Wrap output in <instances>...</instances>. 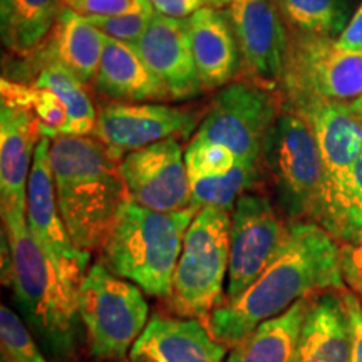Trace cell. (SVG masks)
<instances>
[{
    "instance_id": "1",
    "label": "cell",
    "mask_w": 362,
    "mask_h": 362,
    "mask_svg": "<svg viewBox=\"0 0 362 362\" xmlns=\"http://www.w3.org/2000/svg\"><path fill=\"white\" fill-rule=\"evenodd\" d=\"M339 242L315 221H288L275 259L247 291L223 300L208 317L211 336L233 347L257 325L284 314L300 298L344 291Z\"/></svg>"
},
{
    "instance_id": "5",
    "label": "cell",
    "mask_w": 362,
    "mask_h": 362,
    "mask_svg": "<svg viewBox=\"0 0 362 362\" xmlns=\"http://www.w3.org/2000/svg\"><path fill=\"white\" fill-rule=\"evenodd\" d=\"M262 176L269 181L279 211L287 221L319 220L324 170L319 144L304 116L284 103L265 136Z\"/></svg>"
},
{
    "instance_id": "26",
    "label": "cell",
    "mask_w": 362,
    "mask_h": 362,
    "mask_svg": "<svg viewBox=\"0 0 362 362\" xmlns=\"http://www.w3.org/2000/svg\"><path fill=\"white\" fill-rule=\"evenodd\" d=\"M275 6L288 33L336 37L349 24L347 0H275Z\"/></svg>"
},
{
    "instance_id": "22",
    "label": "cell",
    "mask_w": 362,
    "mask_h": 362,
    "mask_svg": "<svg viewBox=\"0 0 362 362\" xmlns=\"http://www.w3.org/2000/svg\"><path fill=\"white\" fill-rule=\"evenodd\" d=\"M99 94L115 103L173 101L133 44L107 37L94 79Z\"/></svg>"
},
{
    "instance_id": "9",
    "label": "cell",
    "mask_w": 362,
    "mask_h": 362,
    "mask_svg": "<svg viewBox=\"0 0 362 362\" xmlns=\"http://www.w3.org/2000/svg\"><path fill=\"white\" fill-rule=\"evenodd\" d=\"M279 89L288 103H354L362 96V49H346L327 35L287 30Z\"/></svg>"
},
{
    "instance_id": "34",
    "label": "cell",
    "mask_w": 362,
    "mask_h": 362,
    "mask_svg": "<svg viewBox=\"0 0 362 362\" xmlns=\"http://www.w3.org/2000/svg\"><path fill=\"white\" fill-rule=\"evenodd\" d=\"M136 0H64L67 7L84 17L117 16L134 6Z\"/></svg>"
},
{
    "instance_id": "28",
    "label": "cell",
    "mask_w": 362,
    "mask_h": 362,
    "mask_svg": "<svg viewBox=\"0 0 362 362\" xmlns=\"http://www.w3.org/2000/svg\"><path fill=\"white\" fill-rule=\"evenodd\" d=\"M260 180V171L237 163V166L223 176L189 181L192 205L197 206L198 210L203 206H216L233 211L238 198L243 193L250 192Z\"/></svg>"
},
{
    "instance_id": "12",
    "label": "cell",
    "mask_w": 362,
    "mask_h": 362,
    "mask_svg": "<svg viewBox=\"0 0 362 362\" xmlns=\"http://www.w3.org/2000/svg\"><path fill=\"white\" fill-rule=\"evenodd\" d=\"M288 233V221L267 194L247 192L235 203L230 232V267L223 300H232L259 279Z\"/></svg>"
},
{
    "instance_id": "4",
    "label": "cell",
    "mask_w": 362,
    "mask_h": 362,
    "mask_svg": "<svg viewBox=\"0 0 362 362\" xmlns=\"http://www.w3.org/2000/svg\"><path fill=\"white\" fill-rule=\"evenodd\" d=\"M197 206L163 214L128 200L101 248L103 264L148 296L168 298L183 240Z\"/></svg>"
},
{
    "instance_id": "27",
    "label": "cell",
    "mask_w": 362,
    "mask_h": 362,
    "mask_svg": "<svg viewBox=\"0 0 362 362\" xmlns=\"http://www.w3.org/2000/svg\"><path fill=\"white\" fill-rule=\"evenodd\" d=\"M2 104L29 110L39 121L42 138L56 139L64 133L67 124V107L62 99L51 89L39 88L30 83L13 81L4 76L0 81Z\"/></svg>"
},
{
    "instance_id": "31",
    "label": "cell",
    "mask_w": 362,
    "mask_h": 362,
    "mask_svg": "<svg viewBox=\"0 0 362 362\" xmlns=\"http://www.w3.org/2000/svg\"><path fill=\"white\" fill-rule=\"evenodd\" d=\"M0 341L2 352L12 362H47L24 320L7 305L0 307Z\"/></svg>"
},
{
    "instance_id": "13",
    "label": "cell",
    "mask_w": 362,
    "mask_h": 362,
    "mask_svg": "<svg viewBox=\"0 0 362 362\" xmlns=\"http://www.w3.org/2000/svg\"><path fill=\"white\" fill-rule=\"evenodd\" d=\"M237 37L245 79L277 90L284 69L287 44L285 29L275 0H215Z\"/></svg>"
},
{
    "instance_id": "7",
    "label": "cell",
    "mask_w": 362,
    "mask_h": 362,
    "mask_svg": "<svg viewBox=\"0 0 362 362\" xmlns=\"http://www.w3.org/2000/svg\"><path fill=\"white\" fill-rule=\"evenodd\" d=\"M284 103L304 116L314 131L324 170L322 203L317 223L341 243L349 216L352 176L362 149V117L352 110L351 103L324 99L298 103L284 99Z\"/></svg>"
},
{
    "instance_id": "16",
    "label": "cell",
    "mask_w": 362,
    "mask_h": 362,
    "mask_svg": "<svg viewBox=\"0 0 362 362\" xmlns=\"http://www.w3.org/2000/svg\"><path fill=\"white\" fill-rule=\"evenodd\" d=\"M133 45L149 69L165 84L173 101H188L205 90L194 64L187 19L156 13Z\"/></svg>"
},
{
    "instance_id": "14",
    "label": "cell",
    "mask_w": 362,
    "mask_h": 362,
    "mask_svg": "<svg viewBox=\"0 0 362 362\" xmlns=\"http://www.w3.org/2000/svg\"><path fill=\"white\" fill-rule=\"evenodd\" d=\"M202 112L160 103H111L98 112L94 136L121 160L136 149L188 138L200 126Z\"/></svg>"
},
{
    "instance_id": "17",
    "label": "cell",
    "mask_w": 362,
    "mask_h": 362,
    "mask_svg": "<svg viewBox=\"0 0 362 362\" xmlns=\"http://www.w3.org/2000/svg\"><path fill=\"white\" fill-rule=\"evenodd\" d=\"M226 349L200 319L155 314L134 342L129 357L151 362H225Z\"/></svg>"
},
{
    "instance_id": "23",
    "label": "cell",
    "mask_w": 362,
    "mask_h": 362,
    "mask_svg": "<svg viewBox=\"0 0 362 362\" xmlns=\"http://www.w3.org/2000/svg\"><path fill=\"white\" fill-rule=\"evenodd\" d=\"M310 297L300 298L284 314L257 325L232 347L225 362H292Z\"/></svg>"
},
{
    "instance_id": "6",
    "label": "cell",
    "mask_w": 362,
    "mask_h": 362,
    "mask_svg": "<svg viewBox=\"0 0 362 362\" xmlns=\"http://www.w3.org/2000/svg\"><path fill=\"white\" fill-rule=\"evenodd\" d=\"M232 215L216 206H203L194 215L176 264L170 310L178 317L208 319L223 302L225 277L230 267Z\"/></svg>"
},
{
    "instance_id": "2",
    "label": "cell",
    "mask_w": 362,
    "mask_h": 362,
    "mask_svg": "<svg viewBox=\"0 0 362 362\" xmlns=\"http://www.w3.org/2000/svg\"><path fill=\"white\" fill-rule=\"evenodd\" d=\"M119 161L96 136L51 139L59 211L81 250L101 252L121 206L129 200Z\"/></svg>"
},
{
    "instance_id": "10",
    "label": "cell",
    "mask_w": 362,
    "mask_h": 362,
    "mask_svg": "<svg viewBox=\"0 0 362 362\" xmlns=\"http://www.w3.org/2000/svg\"><path fill=\"white\" fill-rule=\"evenodd\" d=\"M280 110V89L262 88L248 79L235 81L214 98L194 138L223 144L237 155L238 163L262 173L265 136Z\"/></svg>"
},
{
    "instance_id": "20",
    "label": "cell",
    "mask_w": 362,
    "mask_h": 362,
    "mask_svg": "<svg viewBox=\"0 0 362 362\" xmlns=\"http://www.w3.org/2000/svg\"><path fill=\"white\" fill-rule=\"evenodd\" d=\"M107 35L90 24L88 17L64 6L44 42L27 57L56 62L81 83L89 84L96 79Z\"/></svg>"
},
{
    "instance_id": "38",
    "label": "cell",
    "mask_w": 362,
    "mask_h": 362,
    "mask_svg": "<svg viewBox=\"0 0 362 362\" xmlns=\"http://www.w3.org/2000/svg\"><path fill=\"white\" fill-rule=\"evenodd\" d=\"M351 106H352V110H354L357 115L362 117V96L359 99H356L354 103H351Z\"/></svg>"
},
{
    "instance_id": "32",
    "label": "cell",
    "mask_w": 362,
    "mask_h": 362,
    "mask_svg": "<svg viewBox=\"0 0 362 362\" xmlns=\"http://www.w3.org/2000/svg\"><path fill=\"white\" fill-rule=\"evenodd\" d=\"M339 265L344 284L362 304V237L339 243Z\"/></svg>"
},
{
    "instance_id": "11",
    "label": "cell",
    "mask_w": 362,
    "mask_h": 362,
    "mask_svg": "<svg viewBox=\"0 0 362 362\" xmlns=\"http://www.w3.org/2000/svg\"><path fill=\"white\" fill-rule=\"evenodd\" d=\"M27 225L72 293L88 274L90 253L72 243L59 211L51 166V139L40 138L27 183Z\"/></svg>"
},
{
    "instance_id": "37",
    "label": "cell",
    "mask_w": 362,
    "mask_h": 362,
    "mask_svg": "<svg viewBox=\"0 0 362 362\" xmlns=\"http://www.w3.org/2000/svg\"><path fill=\"white\" fill-rule=\"evenodd\" d=\"M337 42L346 49H352V51H361L362 49V6L357 8L349 24L339 35Z\"/></svg>"
},
{
    "instance_id": "15",
    "label": "cell",
    "mask_w": 362,
    "mask_h": 362,
    "mask_svg": "<svg viewBox=\"0 0 362 362\" xmlns=\"http://www.w3.org/2000/svg\"><path fill=\"white\" fill-rule=\"evenodd\" d=\"M131 202L163 214L192 206V188L180 139L170 138L136 149L119 161Z\"/></svg>"
},
{
    "instance_id": "18",
    "label": "cell",
    "mask_w": 362,
    "mask_h": 362,
    "mask_svg": "<svg viewBox=\"0 0 362 362\" xmlns=\"http://www.w3.org/2000/svg\"><path fill=\"white\" fill-rule=\"evenodd\" d=\"M42 138L39 121L24 107H0V205L2 214L27 206V183L35 148Z\"/></svg>"
},
{
    "instance_id": "25",
    "label": "cell",
    "mask_w": 362,
    "mask_h": 362,
    "mask_svg": "<svg viewBox=\"0 0 362 362\" xmlns=\"http://www.w3.org/2000/svg\"><path fill=\"white\" fill-rule=\"evenodd\" d=\"M25 67L27 76L33 71L35 76L29 81H22V83H30L39 86V88L51 89L66 104L67 124L62 136H89L94 133L98 111L90 101L84 83H81L72 72L56 64V62L35 61V59L27 57Z\"/></svg>"
},
{
    "instance_id": "35",
    "label": "cell",
    "mask_w": 362,
    "mask_h": 362,
    "mask_svg": "<svg viewBox=\"0 0 362 362\" xmlns=\"http://www.w3.org/2000/svg\"><path fill=\"white\" fill-rule=\"evenodd\" d=\"M347 314L351 320V359L349 362H362V304L354 293L347 288L342 291Z\"/></svg>"
},
{
    "instance_id": "3",
    "label": "cell",
    "mask_w": 362,
    "mask_h": 362,
    "mask_svg": "<svg viewBox=\"0 0 362 362\" xmlns=\"http://www.w3.org/2000/svg\"><path fill=\"white\" fill-rule=\"evenodd\" d=\"M2 220L12 252L11 287L22 312L52 354L71 357L78 346L81 324L76 293L30 233L27 206L2 214Z\"/></svg>"
},
{
    "instance_id": "40",
    "label": "cell",
    "mask_w": 362,
    "mask_h": 362,
    "mask_svg": "<svg viewBox=\"0 0 362 362\" xmlns=\"http://www.w3.org/2000/svg\"><path fill=\"white\" fill-rule=\"evenodd\" d=\"M2 362H12L11 359H8V357L6 356V354H4V352H2Z\"/></svg>"
},
{
    "instance_id": "21",
    "label": "cell",
    "mask_w": 362,
    "mask_h": 362,
    "mask_svg": "<svg viewBox=\"0 0 362 362\" xmlns=\"http://www.w3.org/2000/svg\"><path fill=\"white\" fill-rule=\"evenodd\" d=\"M351 320L342 291L310 297L292 362H349Z\"/></svg>"
},
{
    "instance_id": "8",
    "label": "cell",
    "mask_w": 362,
    "mask_h": 362,
    "mask_svg": "<svg viewBox=\"0 0 362 362\" xmlns=\"http://www.w3.org/2000/svg\"><path fill=\"white\" fill-rule=\"evenodd\" d=\"M76 304L90 354L103 361L124 359L149 322L141 288L117 277L103 262L88 270Z\"/></svg>"
},
{
    "instance_id": "24",
    "label": "cell",
    "mask_w": 362,
    "mask_h": 362,
    "mask_svg": "<svg viewBox=\"0 0 362 362\" xmlns=\"http://www.w3.org/2000/svg\"><path fill=\"white\" fill-rule=\"evenodd\" d=\"M64 6V0H0L2 44L16 56H30L51 33Z\"/></svg>"
},
{
    "instance_id": "29",
    "label": "cell",
    "mask_w": 362,
    "mask_h": 362,
    "mask_svg": "<svg viewBox=\"0 0 362 362\" xmlns=\"http://www.w3.org/2000/svg\"><path fill=\"white\" fill-rule=\"evenodd\" d=\"M237 163V155L230 148L197 138L192 139L185 151V165L189 181L223 176L230 173Z\"/></svg>"
},
{
    "instance_id": "30",
    "label": "cell",
    "mask_w": 362,
    "mask_h": 362,
    "mask_svg": "<svg viewBox=\"0 0 362 362\" xmlns=\"http://www.w3.org/2000/svg\"><path fill=\"white\" fill-rule=\"evenodd\" d=\"M156 16L149 0H136L134 6L117 16H96L88 17L90 24H94L106 34L107 37L117 39L126 44H136L138 39L148 29L149 22Z\"/></svg>"
},
{
    "instance_id": "36",
    "label": "cell",
    "mask_w": 362,
    "mask_h": 362,
    "mask_svg": "<svg viewBox=\"0 0 362 362\" xmlns=\"http://www.w3.org/2000/svg\"><path fill=\"white\" fill-rule=\"evenodd\" d=\"M156 13L173 19H188L200 8L214 7L215 0H149Z\"/></svg>"
},
{
    "instance_id": "39",
    "label": "cell",
    "mask_w": 362,
    "mask_h": 362,
    "mask_svg": "<svg viewBox=\"0 0 362 362\" xmlns=\"http://www.w3.org/2000/svg\"><path fill=\"white\" fill-rule=\"evenodd\" d=\"M129 362H151V361L141 359V357H129Z\"/></svg>"
},
{
    "instance_id": "33",
    "label": "cell",
    "mask_w": 362,
    "mask_h": 362,
    "mask_svg": "<svg viewBox=\"0 0 362 362\" xmlns=\"http://www.w3.org/2000/svg\"><path fill=\"white\" fill-rule=\"evenodd\" d=\"M359 237H362V149L359 153V158H357L354 176H352L351 208L342 242H351V240H356Z\"/></svg>"
},
{
    "instance_id": "19",
    "label": "cell",
    "mask_w": 362,
    "mask_h": 362,
    "mask_svg": "<svg viewBox=\"0 0 362 362\" xmlns=\"http://www.w3.org/2000/svg\"><path fill=\"white\" fill-rule=\"evenodd\" d=\"M189 44L205 90L225 88L242 69V54L225 13L205 7L187 19Z\"/></svg>"
}]
</instances>
